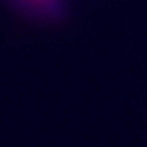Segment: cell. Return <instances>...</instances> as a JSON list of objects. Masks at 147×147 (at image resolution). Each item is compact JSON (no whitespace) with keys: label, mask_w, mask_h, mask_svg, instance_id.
<instances>
[{"label":"cell","mask_w":147,"mask_h":147,"mask_svg":"<svg viewBox=\"0 0 147 147\" xmlns=\"http://www.w3.org/2000/svg\"><path fill=\"white\" fill-rule=\"evenodd\" d=\"M18 7H22L30 15H57L61 11L64 0H15Z\"/></svg>","instance_id":"6da1fadb"}]
</instances>
